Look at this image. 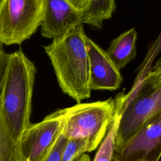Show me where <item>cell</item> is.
<instances>
[{"instance_id": "1", "label": "cell", "mask_w": 161, "mask_h": 161, "mask_svg": "<svg viewBox=\"0 0 161 161\" xmlns=\"http://www.w3.org/2000/svg\"><path fill=\"white\" fill-rule=\"evenodd\" d=\"M36 69L20 48L8 53L0 92V110L15 142L31 124V99Z\"/></svg>"}, {"instance_id": "2", "label": "cell", "mask_w": 161, "mask_h": 161, "mask_svg": "<svg viewBox=\"0 0 161 161\" xmlns=\"http://www.w3.org/2000/svg\"><path fill=\"white\" fill-rule=\"evenodd\" d=\"M83 24L43 46L62 91L77 103L91 96L89 62Z\"/></svg>"}, {"instance_id": "3", "label": "cell", "mask_w": 161, "mask_h": 161, "mask_svg": "<svg viewBox=\"0 0 161 161\" xmlns=\"http://www.w3.org/2000/svg\"><path fill=\"white\" fill-rule=\"evenodd\" d=\"M125 93L104 101L78 103L64 108L63 134L70 138H83L89 142L92 151L97 148L113 120L119 106L126 101Z\"/></svg>"}, {"instance_id": "4", "label": "cell", "mask_w": 161, "mask_h": 161, "mask_svg": "<svg viewBox=\"0 0 161 161\" xmlns=\"http://www.w3.org/2000/svg\"><path fill=\"white\" fill-rule=\"evenodd\" d=\"M43 18V0H0V42L20 45L37 30Z\"/></svg>"}, {"instance_id": "5", "label": "cell", "mask_w": 161, "mask_h": 161, "mask_svg": "<svg viewBox=\"0 0 161 161\" xmlns=\"http://www.w3.org/2000/svg\"><path fill=\"white\" fill-rule=\"evenodd\" d=\"M161 111V82L136 91L125 102L116 147L127 140L148 119Z\"/></svg>"}, {"instance_id": "6", "label": "cell", "mask_w": 161, "mask_h": 161, "mask_svg": "<svg viewBox=\"0 0 161 161\" xmlns=\"http://www.w3.org/2000/svg\"><path fill=\"white\" fill-rule=\"evenodd\" d=\"M161 158V111L123 143L116 146L113 161H159Z\"/></svg>"}, {"instance_id": "7", "label": "cell", "mask_w": 161, "mask_h": 161, "mask_svg": "<svg viewBox=\"0 0 161 161\" xmlns=\"http://www.w3.org/2000/svg\"><path fill=\"white\" fill-rule=\"evenodd\" d=\"M64 124V108L57 109L36 123H31L19 142L22 161H40L60 135Z\"/></svg>"}, {"instance_id": "8", "label": "cell", "mask_w": 161, "mask_h": 161, "mask_svg": "<svg viewBox=\"0 0 161 161\" xmlns=\"http://www.w3.org/2000/svg\"><path fill=\"white\" fill-rule=\"evenodd\" d=\"M85 42L89 62V80L91 90L118 89L123 81L120 70L114 65L106 51L86 35Z\"/></svg>"}, {"instance_id": "9", "label": "cell", "mask_w": 161, "mask_h": 161, "mask_svg": "<svg viewBox=\"0 0 161 161\" xmlns=\"http://www.w3.org/2000/svg\"><path fill=\"white\" fill-rule=\"evenodd\" d=\"M80 23L79 10L67 0H43L41 35L47 38L60 37Z\"/></svg>"}, {"instance_id": "10", "label": "cell", "mask_w": 161, "mask_h": 161, "mask_svg": "<svg viewBox=\"0 0 161 161\" xmlns=\"http://www.w3.org/2000/svg\"><path fill=\"white\" fill-rule=\"evenodd\" d=\"M136 38L137 31L131 28L111 42L106 52L119 70L135 58Z\"/></svg>"}, {"instance_id": "11", "label": "cell", "mask_w": 161, "mask_h": 161, "mask_svg": "<svg viewBox=\"0 0 161 161\" xmlns=\"http://www.w3.org/2000/svg\"><path fill=\"white\" fill-rule=\"evenodd\" d=\"M115 6L114 0H88L86 6L79 10L80 23L101 28L103 21L112 16Z\"/></svg>"}, {"instance_id": "12", "label": "cell", "mask_w": 161, "mask_h": 161, "mask_svg": "<svg viewBox=\"0 0 161 161\" xmlns=\"http://www.w3.org/2000/svg\"><path fill=\"white\" fill-rule=\"evenodd\" d=\"M125 104L118 108L113 120L106 134L103 142L94 157L93 161H111L116 147L118 131Z\"/></svg>"}, {"instance_id": "13", "label": "cell", "mask_w": 161, "mask_h": 161, "mask_svg": "<svg viewBox=\"0 0 161 161\" xmlns=\"http://www.w3.org/2000/svg\"><path fill=\"white\" fill-rule=\"evenodd\" d=\"M0 161H22L19 143L12 137L0 110Z\"/></svg>"}, {"instance_id": "14", "label": "cell", "mask_w": 161, "mask_h": 161, "mask_svg": "<svg viewBox=\"0 0 161 161\" xmlns=\"http://www.w3.org/2000/svg\"><path fill=\"white\" fill-rule=\"evenodd\" d=\"M89 152H92L91 147L86 138H67L60 161H75L80 155Z\"/></svg>"}, {"instance_id": "15", "label": "cell", "mask_w": 161, "mask_h": 161, "mask_svg": "<svg viewBox=\"0 0 161 161\" xmlns=\"http://www.w3.org/2000/svg\"><path fill=\"white\" fill-rule=\"evenodd\" d=\"M159 82H161V58L150 69L138 85L128 92L130 95H132L140 89L147 87Z\"/></svg>"}, {"instance_id": "16", "label": "cell", "mask_w": 161, "mask_h": 161, "mask_svg": "<svg viewBox=\"0 0 161 161\" xmlns=\"http://www.w3.org/2000/svg\"><path fill=\"white\" fill-rule=\"evenodd\" d=\"M67 140V137L63 134L62 131L53 145L40 161H60Z\"/></svg>"}, {"instance_id": "17", "label": "cell", "mask_w": 161, "mask_h": 161, "mask_svg": "<svg viewBox=\"0 0 161 161\" xmlns=\"http://www.w3.org/2000/svg\"><path fill=\"white\" fill-rule=\"evenodd\" d=\"M3 45H4L0 42V92L1 91L3 78L6 70L8 55V53H6L4 51Z\"/></svg>"}, {"instance_id": "18", "label": "cell", "mask_w": 161, "mask_h": 161, "mask_svg": "<svg viewBox=\"0 0 161 161\" xmlns=\"http://www.w3.org/2000/svg\"><path fill=\"white\" fill-rule=\"evenodd\" d=\"M77 9L81 10L87 3L88 0H67Z\"/></svg>"}, {"instance_id": "19", "label": "cell", "mask_w": 161, "mask_h": 161, "mask_svg": "<svg viewBox=\"0 0 161 161\" xmlns=\"http://www.w3.org/2000/svg\"><path fill=\"white\" fill-rule=\"evenodd\" d=\"M75 161H91V158L87 154L84 153L80 155Z\"/></svg>"}]
</instances>
